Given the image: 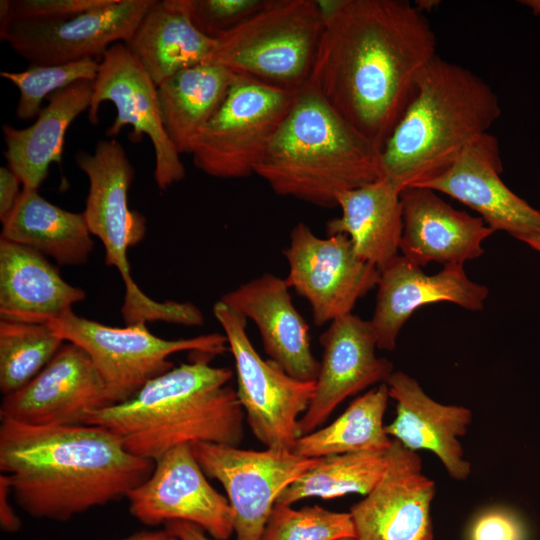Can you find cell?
I'll use <instances>...</instances> for the list:
<instances>
[{"mask_svg":"<svg viewBox=\"0 0 540 540\" xmlns=\"http://www.w3.org/2000/svg\"><path fill=\"white\" fill-rule=\"evenodd\" d=\"M268 0H186L194 25L206 36L218 39L234 29Z\"/></svg>","mask_w":540,"mask_h":540,"instance_id":"obj_35","label":"cell"},{"mask_svg":"<svg viewBox=\"0 0 540 540\" xmlns=\"http://www.w3.org/2000/svg\"><path fill=\"white\" fill-rule=\"evenodd\" d=\"M154 462L150 476L126 496L134 518L147 526L190 522L215 540L232 536L230 503L206 479L191 444L176 446Z\"/></svg>","mask_w":540,"mask_h":540,"instance_id":"obj_14","label":"cell"},{"mask_svg":"<svg viewBox=\"0 0 540 540\" xmlns=\"http://www.w3.org/2000/svg\"><path fill=\"white\" fill-rule=\"evenodd\" d=\"M401 255L424 267L431 262L464 265L483 255V242L494 231L481 217L449 205L436 191L408 187L401 192Z\"/></svg>","mask_w":540,"mask_h":540,"instance_id":"obj_21","label":"cell"},{"mask_svg":"<svg viewBox=\"0 0 540 540\" xmlns=\"http://www.w3.org/2000/svg\"><path fill=\"white\" fill-rule=\"evenodd\" d=\"M18 176L7 166L0 168V219L3 223L11 211L22 191Z\"/></svg>","mask_w":540,"mask_h":540,"instance_id":"obj_38","label":"cell"},{"mask_svg":"<svg viewBox=\"0 0 540 540\" xmlns=\"http://www.w3.org/2000/svg\"><path fill=\"white\" fill-rule=\"evenodd\" d=\"M324 30L309 84L380 151L436 56L428 18L403 0H317Z\"/></svg>","mask_w":540,"mask_h":540,"instance_id":"obj_1","label":"cell"},{"mask_svg":"<svg viewBox=\"0 0 540 540\" xmlns=\"http://www.w3.org/2000/svg\"><path fill=\"white\" fill-rule=\"evenodd\" d=\"M522 242L540 253V236L525 238Z\"/></svg>","mask_w":540,"mask_h":540,"instance_id":"obj_43","label":"cell"},{"mask_svg":"<svg viewBox=\"0 0 540 540\" xmlns=\"http://www.w3.org/2000/svg\"><path fill=\"white\" fill-rule=\"evenodd\" d=\"M153 1L106 0L59 20H11L0 27V36L30 65L101 59L112 45L131 38Z\"/></svg>","mask_w":540,"mask_h":540,"instance_id":"obj_12","label":"cell"},{"mask_svg":"<svg viewBox=\"0 0 540 540\" xmlns=\"http://www.w3.org/2000/svg\"><path fill=\"white\" fill-rule=\"evenodd\" d=\"M64 340L48 324L0 322V390L12 394L34 379Z\"/></svg>","mask_w":540,"mask_h":540,"instance_id":"obj_32","label":"cell"},{"mask_svg":"<svg viewBox=\"0 0 540 540\" xmlns=\"http://www.w3.org/2000/svg\"><path fill=\"white\" fill-rule=\"evenodd\" d=\"M74 158L89 179L83 211L89 231L102 242L106 264L119 271L124 292L135 294L139 287L130 272L127 250L146 232L144 216L128 207L135 170L123 146L114 139L99 140L94 153L79 151Z\"/></svg>","mask_w":540,"mask_h":540,"instance_id":"obj_15","label":"cell"},{"mask_svg":"<svg viewBox=\"0 0 540 540\" xmlns=\"http://www.w3.org/2000/svg\"><path fill=\"white\" fill-rule=\"evenodd\" d=\"M337 540H357L356 537H345V538H340V539H337Z\"/></svg>","mask_w":540,"mask_h":540,"instance_id":"obj_44","label":"cell"},{"mask_svg":"<svg viewBox=\"0 0 540 540\" xmlns=\"http://www.w3.org/2000/svg\"><path fill=\"white\" fill-rule=\"evenodd\" d=\"M387 467L374 489L351 506L357 540H433L435 483L416 452L393 440Z\"/></svg>","mask_w":540,"mask_h":540,"instance_id":"obj_17","label":"cell"},{"mask_svg":"<svg viewBox=\"0 0 540 540\" xmlns=\"http://www.w3.org/2000/svg\"><path fill=\"white\" fill-rule=\"evenodd\" d=\"M2 225L1 238L50 256L61 265L85 263L94 247L83 212L62 209L38 190L22 188Z\"/></svg>","mask_w":540,"mask_h":540,"instance_id":"obj_28","label":"cell"},{"mask_svg":"<svg viewBox=\"0 0 540 540\" xmlns=\"http://www.w3.org/2000/svg\"><path fill=\"white\" fill-rule=\"evenodd\" d=\"M520 3L530 8L535 15H540V0H522Z\"/></svg>","mask_w":540,"mask_h":540,"instance_id":"obj_42","label":"cell"},{"mask_svg":"<svg viewBox=\"0 0 540 540\" xmlns=\"http://www.w3.org/2000/svg\"><path fill=\"white\" fill-rule=\"evenodd\" d=\"M104 101L112 102L117 111L107 136H116L131 126V141L138 142L143 135L150 138L155 152L154 179L159 189L166 190L184 179L180 153L163 126L157 86L123 42L112 45L100 59L88 109L91 124L99 122V107Z\"/></svg>","mask_w":540,"mask_h":540,"instance_id":"obj_13","label":"cell"},{"mask_svg":"<svg viewBox=\"0 0 540 540\" xmlns=\"http://www.w3.org/2000/svg\"><path fill=\"white\" fill-rule=\"evenodd\" d=\"M502 171L498 140L487 133L442 173L412 187L458 200L478 212L494 232L504 231L520 241L540 236V211L503 182Z\"/></svg>","mask_w":540,"mask_h":540,"instance_id":"obj_18","label":"cell"},{"mask_svg":"<svg viewBox=\"0 0 540 540\" xmlns=\"http://www.w3.org/2000/svg\"><path fill=\"white\" fill-rule=\"evenodd\" d=\"M196 359L148 381L129 400L89 413L84 425L115 434L133 455L155 461L181 444L206 442L238 446L244 411L226 367Z\"/></svg>","mask_w":540,"mask_h":540,"instance_id":"obj_3","label":"cell"},{"mask_svg":"<svg viewBox=\"0 0 540 540\" xmlns=\"http://www.w3.org/2000/svg\"><path fill=\"white\" fill-rule=\"evenodd\" d=\"M166 528L179 540H215L205 534L199 526L186 521H171Z\"/></svg>","mask_w":540,"mask_h":540,"instance_id":"obj_40","label":"cell"},{"mask_svg":"<svg viewBox=\"0 0 540 540\" xmlns=\"http://www.w3.org/2000/svg\"><path fill=\"white\" fill-rule=\"evenodd\" d=\"M213 314L234 358L236 394L251 432L266 448L292 450L301 436L299 416L312 400L315 381L297 380L263 359L248 337L247 319L223 301L214 304Z\"/></svg>","mask_w":540,"mask_h":540,"instance_id":"obj_9","label":"cell"},{"mask_svg":"<svg viewBox=\"0 0 540 540\" xmlns=\"http://www.w3.org/2000/svg\"><path fill=\"white\" fill-rule=\"evenodd\" d=\"M469 540H525V532L522 523L513 513L494 508L475 519Z\"/></svg>","mask_w":540,"mask_h":540,"instance_id":"obj_37","label":"cell"},{"mask_svg":"<svg viewBox=\"0 0 540 540\" xmlns=\"http://www.w3.org/2000/svg\"><path fill=\"white\" fill-rule=\"evenodd\" d=\"M217 40L191 20L186 0H154L125 42L156 86L172 75L211 60Z\"/></svg>","mask_w":540,"mask_h":540,"instance_id":"obj_27","label":"cell"},{"mask_svg":"<svg viewBox=\"0 0 540 540\" xmlns=\"http://www.w3.org/2000/svg\"><path fill=\"white\" fill-rule=\"evenodd\" d=\"M500 114L489 84L436 55L419 74L413 98L381 150L382 178L403 191L439 175L489 133Z\"/></svg>","mask_w":540,"mask_h":540,"instance_id":"obj_4","label":"cell"},{"mask_svg":"<svg viewBox=\"0 0 540 540\" xmlns=\"http://www.w3.org/2000/svg\"><path fill=\"white\" fill-rule=\"evenodd\" d=\"M191 448L204 473L227 494L236 540H262L280 493L318 462L286 449L255 451L206 442H193Z\"/></svg>","mask_w":540,"mask_h":540,"instance_id":"obj_10","label":"cell"},{"mask_svg":"<svg viewBox=\"0 0 540 540\" xmlns=\"http://www.w3.org/2000/svg\"><path fill=\"white\" fill-rule=\"evenodd\" d=\"M323 30L317 1L268 0L216 39L210 61L237 76L299 92L310 82Z\"/></svg>","mask_w":540,"mask_h":540,"instance_id":"obj_6","label":"cell"},{"mask_svg":"<svg viewBox=\"0 0 540 540\" xmlns=\"http://www.w3.org/2000/svg\"><path fill=\"white\" fill-rule=\"evenodd\" d=\"M86 297L67 283L41 253L0 238V317L47 324Z\"/></svg>","mask_w":540,"mask_h":540,"instance_id":"obj_24","label":"cell"},{"mask_svg":"<svg viewBox=\"0 0 540 540\" xmlns=\"http://www.w3.org/2000/svg\"><path fill=\"white\" fill-rule=\"evenodd\" d=\"M401 192L392 182L380 178L339 194L341 216L326 223L327 235H346L360 259L383 270L400 252Z\"/></svg>","mask_w":540,"mask_h":540,"instance_id":"obj_26","label":"cell"},{"mask_svg":"<svg viewBox=\"0 0 540 540\" xmlns=\"http://www.w3.org/2000/svg\"><path fill=\"white\" fill-rule=\"evenodd\" d=\"M11 487L6 475L0 476V524L1 528L6 532H16L21 528V521L14 512L9 495Z\"/></svg>","mask_w":540,"mask_h":540,"instance_id":"obj_39","label":"cell"},{"mask_svg":"<svg viewBox=\"0 0 540 540\" xmlns=\"http://www.w3.org/2000/svg\"><path fill=\"white\" fill-rule=\"evenodd\" d=\"M283 254L289 266L286 283L308 301L317 326L351 314L379 281L380 271L356 255L346 235L321 238L304 222L292 228Z\"/></svg>","mask_w":540,"mask_h":540,"instance_id":"obj_11","label":"cell"},{"mask_svg":"<svg viewBox=\"0 0 540 540\" xmlns=\"http://www.w3.org/2000/svg\"><path fill=\"white\" fill-rule=\"evenodd\" d=\"M355 537L349 512H336L321 506L294 509L275 504L266 523L262 540H337Z\"/></svg>","mask_w":540,"mask_h":540,"instance_id":"obj_34","label":"cell"},{"mask_svg":"<svg viewBox=\"0 0 540 540\" xmlns=\"http://www.w3.org/2000/svg\"><path fill=\"white\" fill-rule=\"evenodd\" d=\"M386 467V452L365 451L318 458L314 467L280 493L276 504L292 505L313 497L366 496L379 483Z\"/></svg>","mask_w":540,"mask_h":540,"instance_id":"obj_31","label":"cell"},{"mask_svg":"<svg viewBox=\"0 0 540 540\" xmlns=\"http://www.w3.org/2000/svg\"><path fill=\"white\" fill-rule=\"evenodd\" d=\"M386 384L389 397L396 402V417L385 425L388 436L410 451H431L450 477L467 479L471 464L464 458L459 437L467 432L471 411L436 402L416 379L402 371H394Z\"/></svg>","mask_w":540,"mask_h":540,"instance_id":"obj_23","label":"cell"},{"mask_svg":"<svg viewBox=\"0 0 540 540\" xmlns=\"http://www.w3.org/2000/svg\"><path fill=\"white\" fill-rule=\"evenodd\" d=\"M64 341L82 348L100 374L112 405L132 398L148 381L171 370L169 356L184 351L217 356L228 348L224 334L167 340L146 323L113 327L72 310L47 323Z\"/></svg>","mask_w":540,"mask_h":540,"instance_id":"obj_7","label":"cell"},{"mask_svg":"<svg viewBox=\"0 0 540 540\" xmlns=\"http://www.w3.org/2000/svg\"><path fill=\"white\" fill-rule=\"evenodd\" d=\"M118 540H179L167 528L164 530L139 531Z\"/></svg>","mask_w":540,"mask_h":540,"instance_id":"obj_41","label":"cell"},{"mask_svg":"<svg viewBox=\"0 0 540 540\" xmlns=\"http://www.w3.org/2000/svg\"><path fill=\"white\" fill-rule=\"evenodd\" d=\"M154 465L100 426L35 427L1 419V474L16 503L35 518L68 521L126 498Z\"/></svg>","mask_w":540,"mask_h":540,"instance_id":"obj_2","label":"cell"},{"mask_svg":"<svg viewBox=\"0 0 540 540\" xmlns=\"http://www.w3.org/2000/svg\"><path fill=\"white\" fill-rule=\"evenodd\" d=\"M398 255L380 271L376 304L369 320L378 349L392 351L404 324L422 306L448 302L470 311L484 308L486 286L469 279L463 265H446L433 275Z\"/></svg>","mask_w":540,"mask_h":540,"instance_id":"obj_20","label":"cell"},{"mask_svg":"<svg viewBox=\"0 0 540 540\" xmlns=\"http://www.w3.org/2000/svg\"><path fill=\"white\" fill-rule=\"evenodd\" d=\"M322 359L312 400L299 421L301 436L317 429L346 398L386 383L393 364L376 355L369 320L348 314L329 323L320 336Z\"/></svg>","mask_w":540,"mask_h":540,"instance_id":"obj_19","label":"cell"},{"mask_svg":"<svg viewBox=\"0 0 540 540\" xmlns=\"http://www.w3.org/2000/svg\"><path fill=\"white\" fill-rule=\"evenodd\" d=\"M99 62L85 59L60 65H30L20 72L2 71L0 76L19 90L16 117L31 120L38 116L45 98L78 81H94Z\"/></svg>","mask_w":540,"mask_h":540,"instance_id":"obj_33","label":"cell"},{"mask_svg":"<svg viewBox=\"0 0 540 540\" xmlns=\"http://www.w3.org/2000/svg\"><path fill=\"white\" fill-rule=\"evenodd\" d=\"M93 82L78 81L50 95L48 104L27 128L2 126L4 156L22 188L38 190L48 175L49 166L54 162L61 164L65 134L71 123L89 109Z\"/></svg>","mask_w":540,"mask_h":540,"instance_id":"obj_25","label":"cell"},{"mask_svg":"<svg viewBox=\"0 0 540 540\" xmlns=\"http://www.w3.org/2000/svg\"><path fill=\"white\" fill-rule=\"evenodd\" d=\"M297 93L236 75L218 111L190 143L195 167L217 178L255 174Z\"/></svg>","mask_w":540,"mask_h":540,"instance_id":"obj_8","label":"cell"},{"mask_svg":"<svg viewBox=\"0 0 540 540\" xmlns=\"http://www.w3.org/2000/svg\"><path fill=\"white\" fill-rule=\"evenodd\" d=\"M389 398L386 383L367 391L331 424L300 436L292 452L306 458L365 451L386 452L393 441L383 423Z\"/></svg>","mask_w":540,"mask_h":540,"instance_id":"obj_30","label":"cell"},{"mask_svg":"<svg viewBox=\"0 0 540 540\" xmlns=\"http://www.w3.org/2000/svg\"><path fill=\"white\" fill-rule=\"evenodd\" d=\"M236 75L208 61L184 69L157 86L163 126L181 153L224 102Z\"/></svg>","mask_w":540,"mask_h":540,"instance_id":"obj_29","label":"cell"},{"mask_svg":"<svg viewBox=\"0 0 540 540\" xmlns=\"http://www.w3.org/2000/svg\"><path fill=\"white\" fill-rule=\"evenodd\" d=\"M106 0H1V26L11 20L54 21L78 15Z\"/></svg>","mask_w":540,"mask_h":540,"instance_id":"obj_36","label":"cell"},{"mask_svg":"<svg viewBox=\"0 0 540 540\" xmlns=\"http://www.w3.org/2000/svg\"><path fill=\"white\" fill-rule=\"evenodd\" d=\"M111 405L88 354L68 342L27 385L4 396L0 418L35 427L84 425L89 413Z\"/></svg>","mask_w":540,"mask_h":540,"instance_id":"obj_16","label":"cell"},{"mask_svg":"<svg viewBox=\"0 0 540 540\" xmlns=\"http://www.w3.org/2000/svg\"><path fill=\"white\" fill-rule=\"evenodd\" d=\"M381 151L308 84L256 166L278 195L321 207L339 194L382 178Z\"/></svg>","mask_w":540,"mask_h":540,"instance_id":"obj_5","label":"cell"},{"mask_svg":"<svg viewBox=\"0 0 540 540\" xmlns=\"http://www.w3.org/2000/svg\"><path fill=\"white\" fill-rule=\"evenodd\" d=\"M289 289L285 278L266 273L220 300L256 324L270 360L297 380L315 381L320 362L312 354L309 326L294 306Z\"/></svg>","mask_w":540,"mask_h":540,"instance_id":"obj_22","label":"cell"}]
</instances>
